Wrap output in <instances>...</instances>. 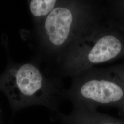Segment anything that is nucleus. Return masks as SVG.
<instances>
[{
  "instance_id": "obj_1",
  "label": "nucleus",
  "mask_w": 124,
  "mask_h": 124,
  "mask_svg": "<svg viewBox=\"0 0 124 124\" xmlns=\"http://www.w3.org/2000/svg\"><path fill=\"white\" fill-rule=\"evenodd\" d=\"M0 89L8 98L14 113L41 105L56 114L63 94L58 77L46 75L32 62L9 67L0 79Z\"/></svg>"
},
{
  "instance_id": "obj_2",
  "label": "nucleus",
  "mask_w": 124,
  "mask_h": 124,
  "mask_svg": "<svg viewBox=\"0 0 124 124\" xmlns=\"http://www.w3.org/2000/svg\"><path fill=\"white\" fill-rule=\"evenodd\" d=\"M77 94L83 100L108 104L120 100L124 96V91L113 82L91 80L80 85Z\"/></svg>"
},
{
  "instance_id": "obj_3",
  "label": "nucleus",
  "mask_w": 124,
  "mask_h": 124,
  "mask_svg": "<svg viewBox=\"0 0 124 124\" xmlns=\"http://www.w3.org/2000/svg\"><path fill=\"white\" fill-rule=\"evenodd\" d=\"M56 116L62 124H124L120 120L102 115L83 107L76 106L68 115L59 112Z\"/></svg>"
},
{
  "instance_id": "obj_4",
  "label": "nucleus",
  "mask_w": 124,
  "mask_h": 124,
  "mask_svg": "<svg viewBox=\"0 0 124 124\" xmlns=\"http://www.w3.org/2000/svg\"><path fill=\"white\" fill-rule=\"evenodd\" d=\"M121 50L119 40L112 36H105L98 40L89 53L90 62L97 63L108 61L115 58Z\"/></svg>"
},
{
  "instance_id": "obj_5",
  "label": "nucleus",
  "mask_w": 124,
  "mask_h": 124,
  "mask_svg": "<svg viewBox=\"0 0 124 124\" xmlns=\"http://www.w3.org/2000/svg\"><path fill=\"white\" fill-rule=\"evenodd\" d=\"M58 2L56 0H32L29 1V10L37 22L48 16Z\"/></svg>"
}]
</instances>
